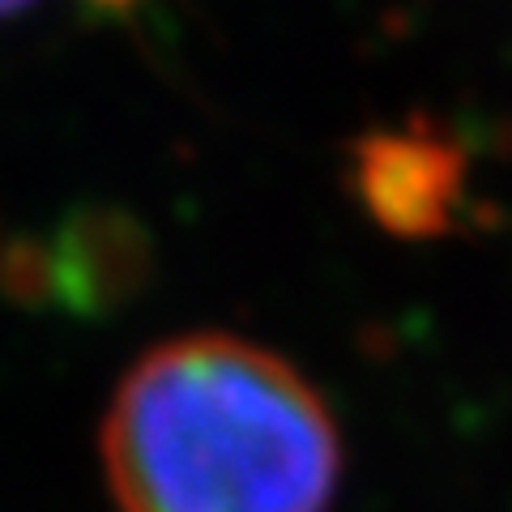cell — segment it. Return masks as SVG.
<instances>
[{"instance_id": "cell-1", "label": "cell", "mask_w": 512, "mask_h": 512, "mask_svg": "<svg viewBox=\"0 0 512 512\" xmlns=\"http://www.w3.org/2000/svg\"><path fill=\"white\" fill-rule=\"evenodd\" d=\"M103 466L120 512H325L342 440L325 397L282 355L192 333L124 376Z\"/></svg>"}, {"instance_id": "cell-2", "label": "cell", "mask_w": 512, "mask_h": 512, "mask_svg": "<svg viewBox=\"0 0 512 512\" xmlns=\"http://www.w3.org/2000/svg\"><path fill=\"white\" fill-rule=\"evenodd\" d=\"M466 150L431 120L372 128L346 150V188L380 231L440 239L466 201Z\"/></svg>"}, {"instance_id": "cell-3", "label": "cell", "mask_w": 512, "mask_h": 512, "mask_svg": "<svg viewBox=\"0 0 512 512\" xmlns=\"http://www.w3.org/2000/svg\"><path fill=\"white\" fill-rule=\"evenodd\" d=\"M56 303L103 320L124 312L154 278V239L124 205H77L47 235Z\"/></svg>"}, {"instance_id": "cell-4", "label": "cell", "mask_w": 512, "mask_h": 512, "mask_svg": "<svg viewBox=\"0 0 512 512\" xmlns=\"http://www.w3.org/2000/svg\"><path fill=\"white\" fill-rule=\"evenodd\" d=\"M0 291L13 303H22V308H47V303H56L47 235H22L0 252Z\"/></svg>"}, {"instance_id": "cell-5", "label": "cell", "mask_w": 512, "mask_h": 512, "mask_svg": "<svg viewBox=\"0 0 512 512\" xmlns=\"http://www.w3.org/2000/svg\"><path fill=\"white\" fill-rule=\"evenodd\" d=\"M26 5H35V0H0V18H13V13L26 9Z\"/></svg>"}, {"instance_id": "cell-6", "label": "cell", "mask_w": 512, "mask_h": 512, "mask_svg": "<svg viewBox=\"0 0 512 512\" xmlns=\"http://www.w3.org/2000/svg\"><path fill=\"white\" fill-rule=\"evenodd\" d=\"M90 5H99V9H111V13H120V9H133L137 0H90Z\"/></svg>"}]
</instances>
